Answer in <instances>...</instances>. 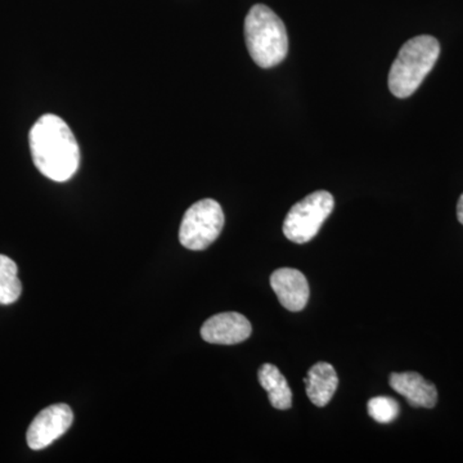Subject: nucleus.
I'll return each mask as SVG.
<instances>
[{"instance_id": "nucleus-1", "label": "nucleus", "mask_w": 463, "mask_h": 463, "mask_svg": "<svg viewBox=\"0 0 463 463\" xmlns=\"http://www.w3.org/2000/svg\"><path fill=\"white\" fill-rule=\"evenodd\" d=\"M30 151L36 169L54 182L71 179L80 165V149L74 133L60 116L43 115L33 125Z\"/></svg>"}, {"instance_id": "nucleus-2", "label": "nucleus", "mask_w": 463, "mask_h": 463, "mask_svg": "<svg viewBox=\"0 0 463 463\" xmlns=\"http://www.w3.org/2000/svg\"><path fill=\"white\" fill-rule=\"evenodd\" d=\"M246 45L254 62L263 69L279 65L288 52V35L281 18L267 5H254L245 20Z\"/></svg>"}, {"instance_id": "nucleus-3", "label": "nucleus", "mask_w": 463, "mask_h": 463, "mask_svg": "<svg viewBox=\"0 0 463 463\" xmlns=\"http://www.w3.org/2000/svg\"><path fill=\"white\" fill-rule=\"evenodd\" d=\"M440 44L431 35H420L405 43L390 69L389 90L397 99H408L434 69Z\"/></svg>"}, {"instance_id": "nucleus-4", "label": "nucleus", "mask_w": 463, "mask_h": 463, "mask_svg": "<svg viewBox=\"0 0 463 463\" xmlns=\"http://www.w3.org/2000/svg\"><path fill=\"white\" fill-rule=\"evenodd\" d=\"M335 207L334 196L327 191H317L298 201L289 210L283 223L286 239L307 243L315 239Z\"/></svg>"}, {"instance_id": "nucleus-5", "label": "nucleus", "mask_w": 463, "mask_h": 463, "mask_svg": "<svg viewBox=\"0 0 463 463\" xmlns=\"http://www.w3.org/2000/svg\"><path fill=\"white\" fill-rule=\"evenodd\" d=\"M224 227L221 203L205 199L194 203L183 216L179 241L185 249L201 251L215 242Z\"/></svg>"}, {"instance_id": "nucleus-6", "label": "nucleus", "mask_w": 463, "mask_h": 463, "mask_svg": "<svg viewBox=\"0 0 463 463\" xmlns=\"http://www.w3.org/2000/svg\"><path fill=\"white\" fill-rule=\"evenodd\" d=\"M74 422V413L67 404H53L44 408L30 423L27 430V446L33 450H42L50 447Z\"/></svg>"}, {"instance_id": "nucleus-7", "label": "nucleus", "mask_w": 463, "mask_h": 463, "mask_svg": "<svg viewBox=\"0 0 463 463\" xmlns=\"http://www.w3.org/2000/svg\"><path fill=\"white\" fill-rule=\"evenodd\" d=\"M251 332V323L245 316L236 312L219 313L203 323L201 337L210 344L234 345L248 340Z\"/></svg>"}, {"instance_id": "nucleus-8", "label": "nucleus", "mask_w": 463, "mask_h": 463, "mask_svg": "<svg viewBox=\"0 0 463 463\" xmlns=\"http://www.w3.org/2000/svg\"><path fill=\"white\" fill-rule=\"evenodd\" d=\"M270 286L279 303L289 312H301L310 297L309 283L300 270L294 268H279L270 276Z\"/></svg>"}, {"instance_id": "nucleus-9", "label": "nucleus", "mask_w": 463, "mask_h": 463, "mask_svg": "<svg viewBox=\"0 0 463 463\" xmlns=\"http://www.w3.org/2000/svg\"><path fill=\"white\" fill-rule=\"evenodd\" d=\"M389 383L414 408H434L438 403V390L434 383L423 379L420 373H392Z\"/></svg>"}, {"instance_id": "nucleus-10", "label": "nucleus", "mask_w": 463, "mask_h": 463, "mask_svg": "<svg viewBox=\"0 0 463 463\" xmlns=\"http://www.w3.org/2000/svg\"><path fill=\"white\" fill-rule=\"evenodd\" d=\"M304 383L310 402L317 407H326L336 392L339 377L330 364L319 362L310 368Z\"/></svg>"}, {"instance_id": "nucleus-11", "label": "nucleus", "mask_w": 463, "mask_h": 463, "mask_svg": "<svg viewBox=\"0 0 463 463\" xmlns=\"http://www.w3.org/2000/svg\"><path fill=\"white\" fill-rule=\"evenodd\" d=\"M259 383L268 392L270 404L276 410H289L292 405V392L289 389L288 380L276 365L265 364L261 365L258 373Z\"/></svg>"}, {"instance_id": "nucleus-12", "label": "nucleus", "mask_w": 463, "mask_h": 463, "mask_svg": "<svg viewBox=\"0 0 463 463\" xmlns=\"http://www.w3.org/2000/svg\"><path fill=\"white\" fill-rule=\"evenodd\" d=\"M23 285L18 279V268L11 258L0 255V304L9 306L18 300Z\"/></svg>"}, {"instance_id": "nucleus-13", "label": "nucleus", "mask_w": 463, "mask_h": 463, "mask_svg": "<svg viewBox=\"0 0 463 463\" xmlns=\"http://www.w3.org/2000/svg\"><path fill=\"white\" fill-rule=\"evenodd\" d=\"M401 412L398 402L389 397H376L368 402V413L374 421L390 423L395 421Z\"/></svg>"}, {"instance_id": "nucleus-14", "label": "nucleus", "mask_w": 463, "mask_h": 463, "mask_svg": "<svg viewBox=\"0 0 463 463\" xmlns=\"http://www.w3.org/2000/svg\"><path fill=\"white\" fill-rule=\"evenodd\" d=\"M457 218L459 223L463 225V194L459 197L458 203H457Z\"/></svg>"}]
</instances>
